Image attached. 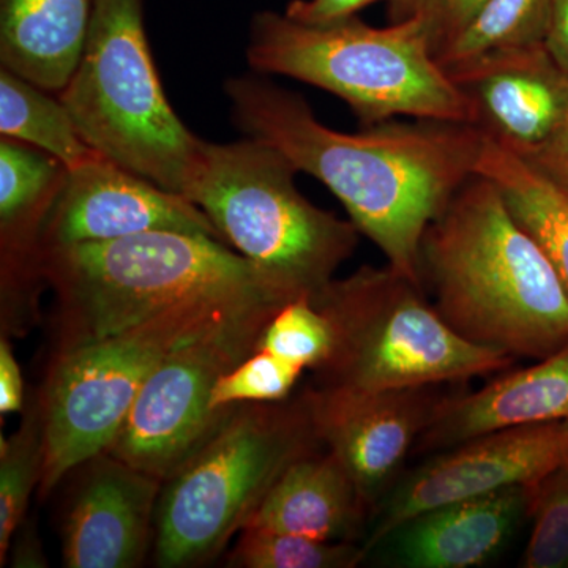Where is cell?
Returning a JSON list of instances; mask_svg holds the SVG:
<instances>
[{"mask_svg":"<svg viewBox=\"0 0 568 568\" xmlns=\"http://www.w3.org/2000/svg\"><path fill=\"white\" fill-rule=\"evenodd\" d=\"M545 47L568 74V0H551Z\"/></svg>","mask_w":568,"mask_h":568,"instance_id":"d6a6232c","label":"cell"},{"mask_svg":"<svg viewBox=\"0 0 568 568\" xmlns=\"http://www.w3.org/2000/svg\"><path fill=\"white\" fill-rule=\"evenodd\" d=\"M153 231L204 234L223 241L192 201L99 156L69 170L40 231V250L115 241ZM226 244V242H224Z\"/></svg>","mask_w":568,"mask_h":568,"instance_id":"4fadbf2b","label":"cell"},{"mask_svg":"<svg viewBox=\"0 0 568 568\" xmlns=\"http://www.w3.org/2000/svg\"><path fill=\"white\" fill-rule=\"evenodd\" d=\"M532 532L525 568H568V463L529 485Z\"/></svg>","mask_w":568,"mask_h":568,"instance_id":"4316f807","label":"cell"},{"mask_svg":"<svg viewBox=\"0 0 568 568\" xmlns=\"http://www.w3.org/2000/svg\"><path fill=\"white\" fill-rule=\"evenodd\" d=\"M372 515L342 463L316 448L283 470L242 529L357 541L366 537Z\"/></svg>","mask_w":568,"mask_h":568,"instance_id":"ac0fdd59","label":"cell"},{"mask_svg":"<svg viewBox=\"0 0 568 568\" xmlns=\"http://www.w3.org/2000/svg\"><path fill=\"white\" fill-rule=\"evenodd\" d=\"M246 59L257 73L334 93L364 126L396 115L476 125L469 97L433 54L422 14L373 28L355 17L306 24L263 11L254 17Z\"/></svg>","mask_w":568,"mask_h":568,"instance_id":"277c9868","label":"cell"},{"mask_svg":"<svg viewBox=\"0 0 568 568\" xmlns=\"http://www.w3.org/2000/svg\"><path fill=\"white\" fill-rule=\"evenodd\" d=\"M280 308L194 302L118 334L59 351L39 399L40 495H48L67 474L111 447L142 384L171 351L223 325L272 316Z\"/></svg>","mask_w":568,"mask_h":568,"instance_id":"9c48e42d","label":"cell"},{"mask_svg":"<svg viewBox=\"0 0 568 568\" xmlns=\"http://www.w3.org/2000/svg\"><path fill=\"white\" fill-rule=\"evenodd\" d=\"M226 95L246 136L323 182L388 265L420 283L422 237L477 174L484 130L470 123L388 121L358 133L336 132L317 121L301 95L253 77L227 81Z\"/></svg>","mask_w":568,"mask_h":568,"instance_id":"6da1fadb","label":"cell"},{"mask_svg":"<svg viewBox=\"0 0 568 568\" xmlns=\"http://www.w3.org/2000/svg\"><path fill=\"white\" fill-rule=\"evenodd\" d=\"M39 274L58 297L61 349L194 302L280 308L294 301L230 245L178 231L40 250Z\"/></svg>","mask_w":568,"mask_h":568,"instance_id":"3957f363","label":"cell"},{"mask_svg":"<svg viewBox=\"0 0 568 568\" xmlns=\"http://www.w3.org/2000/svg\"><path fill=\"white\" fill-rule=\"evenodd\" d=\"M562 420H568V343L474 394L440 399L416 452H444L500 429Z\"/></svg>","mask_w":568,"mask_h":568,"instance_id":"e0dca14e","label":"cell"},{"mask_svg":"<svg viewBox=\"0 0 568 568\" xmlns=\"http://www.w3.org/2000/svg\"><path fill=\"white\" fill-rule=\"evenodd\" d=\"M334 327V353L320 386L351 392L439 386L504 373L514 355L467 342L425 297L424 286L392 265L332 280L313 298Z\"/></svg>","mask_w":568,"mask_h":568,"instance_id":"52a82bcc","label":"cell"},{"mask_svg":"<svg viewBox=\"0 0 568 568\" xmlns=\"http://www.w3.org/2000/svg\"><path fill=\"white\" fill-rule=\"evenodd\" d=\"M93 0H2V69L47 92H61L81 61Z\"/></svg>","mask_w":568,"mask_h":568,"instance_id":"d6986e66","label":"cell"},{"mask_svg":"<svg viewBox=\"0 0 568 568\" xmlns=\"http://www.w3.org/2000/svg\"><path fill=\"white\" fill-rule=\"evenodd\" d=\"M436 387L306 390L321 444L342 463L372 510L394 487L407 455L435 416L443 399Z\"/></svg>","mask_w":568,"mask_h":568,"instance_id":"7c38bea8","label":"cell"},{"mask_svg":"<svg viewBox=\"0 0 568 568\" xmlns=\"http://www.w3.org/2000/svg\"><path fill=\"white\" fill-rule=\"evenodd\" d=\"M549 9L551 0H485L437 62L448 71L489 52L544 44Z\"/></svg>","mask_w":568,"mask_h":568,"instance_id":"603a6c76","label":"cell"},{"mask_svg":"<svg viewBox=\"0 0 568 568\" xmlns=\"http://www.w3.org/2000/svg\"><path fill=\"white\" fill-rule=\"evenodd\" d=\"M426 0H388V20L392 24L410 20L424 11Z\"/></svg>","mask_w":568,"mask_h":568,"instance_id":"e575fe53","label":"cell"},{"mask_svg":"<svg viewBox=\"0 0 568 568\" xmlns=\"http://www.w3.org/2000/svg\"><path fill=\"white\" fill-rule=\"evenodd\" d=\"M334 346V327L310 297L294 298L283 305L265 324L256 345L313 372L327 364Z\"/></svg>","mask_w":568,"mask_h":568,"instance_id":"484cf974","label":"cell"},{"mask_svg":"<svg viewBox=\"0 0 568 568\" xmlns=\"http://www.w3.org/2000/svg\"><path fill=\"white\" fill-rule=\"evenodd\" d=\"M69 168L50 153L10 138L0 142V231L7 280L39 274L44 219Z\"/></svg>","mask_w":568,"mask_h":568,"instance_id":"ffe728a7","label":"cell"},{"mask_svg":"<svg viewBox=\"0 0 568 568\" xmlns=\"http://www.w3.org/2000/svg\"><path fill=\"white\" fill-rule=\"evenodd\" d=\"M477 174L489 179L548 254L568 293V190L484 132Z\"/></svg>","mask_w":568,"mask_h":568,"instance_id":"44dd1931","label":"cell"},{"mask_svg":"<svg viewBox=\"0 0 568 568\" xmlns=\"http://www.w3.org/2000/svg\"><path fill=\"white\" fill-rule=\"evenodd\" d=\"M529 485L444 504L407 519L375 549L387 547L394 567L485 566L507 547L523 518L529 517Z\"/></svg>","mask_w":568,"mask_h":568,"instance_id":"2e32d148","label":"cell"},{"mask_svg":"<svg viewBox=\"0 0 568 568\" xmlns=\"http://www.w3.org/2000/svg\"><path fill=\"white\" fill-rule=\"evenodd\" d=\"M323 446L306 392L231 407L203 446L163 481L156 566L196 567L219 556L295 459Z\"/></svg>","mask_w":568,"mask_h":568,"instance_id":"8992f818","label":"cell"},{"mask_svg":"<svg viewBox=\"0 0 568 568\" xmlns=\"http://www.w3.org/2000/svg\"><path fill=\"white\" fill-rule=\"evenodd\" d=\"M368 558L357 541H324L316 538L242 529L227 567L235 568H354Z\"/></svg>","mask_w":568,"mask_h":568,"instance_id":"d4e9b609","label":"cell"},{"mask_svg":"<svg viewBox=\"0 0 568 568\" xmlns=\"http://www.w3.org/2000/svg\"><path fill=\"white\" fill-rule=\"evenodd\" d=\"M418 276L467 342L537 361L568 343L566 286L485 175H473L426 227Z\"/></svg>","mask_w":568,"mask_h":568,"instance_id":"7a4b0ae2","label":"cell"},{"mask_svg":"<svg viewBox=\"0 0 568 568\" xmlns=\"http://www.w3.org/2000/svg\"><path fill=\"white\" fill-rule=\"evenodd\" d=\"M24 409V383L20 365L9 339H0V414L21 413Z\"/></svg>","mask_w":568,"mask_h":568,"instance_id":"1f68e13d","label":"cell"},{"mask_svg":"<svg viewBox=\"0 0 568 568\" xmlns=\"http://www.w3.org/2000/svg\"><path fill=\"white\" fill-rule=\"evenodd\" d=\"M272 316L235 321L171 351L142 384L106 454L160 480L173 476L231 409H212L213 387L256 349Z\"/></svg>","mask_w":568,"mask_h":568,"instance_id":"30bf717a","label":"cell"},{"mask_svg":"<svg viewBox=\"0 0 568 568\" xmlns=\"http://www.w3.org/2000/svg\"><path fill=\"white\" fill-rule=\"evenodd\" d=\"M63 538L70 568H133L148 552L163 480L112 455L91 459Z\"/></svg>","mask_w":568,"mask_h":568,"instance_id":"9a60e30c","label":"cell"},{"mask_svg":"<svg viewBox=\"0 0 568 568\" xmlns=\"http://www.w3.org/2000/svg\"><path fill=\"white\" fill-rule=\"evenodd\" d=\"M304 372L301 366L256 347L216 381L211 398L212 409L222 413L248 403L284 402L293 394Z\"/></svg>","mask_w":568,"mask_h":568,"instance_id":"83f0119b","label":"cell"},{"mask_svg":"<svg viewBox=\"0 0 568 568\" xmlns=\"http://www.w3.org/2000/svg\"><path fill=\"white\" fill-rule=\"evenodd\" d=\"M375 2L379 0H293L284 14L306 24H328L353 18Z\"/></svg>","mask_w":568,"mask_h":568,"instance_id":"4dcf8cb0","label":"cell"},{"mask_svg":"<svg viewBox=\"0 0 568 568\" xmlns=\"http://www.w3.org/2000/svg\"><path fill=\"white\" fill-rule=\"evenodd\" d=\"M484 2L485 0H426L420 14L436 59L457 39Z\"/></svg>","mask_w":568,"mask_h":568,"instance_id":"f1b7e54d","label":"cell"},{"mask_svg":"<svg viewBox=\"0 0 568 568\" xmlns=\"http://www.w3.org/2000/svg\"><path fill=\"white\" fill-rule=\"evenodd\" d=\"M518 155L568 190V118L544 144Z\"/></svg>","mask_w":568,"mask_h":568,"instance_id":"f546056e","label":"cell"},{"mask_svg":"<svg viewBox=\"0 0 568 568\" xmlns=\"http://www.w3.org/2000/svg\"><path fill=\"white\" fill-rule=\"evenodd\" d=\"M293 163L264 142L203 141L185 197L223 241L293 298H315L353 256L361 231L302 196Z\"/></svg>","mask_w":568,"mask_h":568,"instance_id":"5b68a950","label":"cell"},{"mask_svg":"<svg viewBox=\"0 0 568 568\" xmlns=\"http://www.w3.org/2000/svg\"><path fill=\"white\" fill-rule=\"evenodd\" d=\"M476 110V125L517 153L532 151L568 118V74L547 47L517 48L448 70Z\"/></svg>","mask_w":568,"mask_h":568,"instance_id":"5bb4252c","label":"cell"},{"mask_svg":"<svg viewBox=\"0 0 568 568\" xmlns=\"http://www.w3.org/2000/svg\"><path fill=\"white\" fill-rule=\"evenodd\" d=\"M566 463L568 420L517 426L466 440L399 477L373 510L362 545L369 556L392 530L422 511L536 484Z\"/></svg>","mask_w":568,"mask_h":568,"instance_id":"8fae6325","label":"cell"},{"mask_svg":"<svg viewBox=\"0 0 568 568\" xmlns=\"http://www.w3.org/2000/svg\"><path fill=\"white\" fill-rule=\"evenodd\" d=\"M43 463L40 402H33L21 428L0 439V566L17 530L24 525L33 488L39 487Z\"/></svg>","mask_w":568,"mask_h":568,"instance_id":"cb8c5ba5","label":"cell"},{"mask_svg":"<svg viewBox=\"0 0 568 568\" xmlns=\"http://www.w3.org/2000/svg\"><path fill=\"white\" fill-rule=\"evenodd\" d=\"M59 100L93 151L185 197L203 140L164 97L141 0H93L81 61Z\"/></svg>","mask_w":568,"mask_h":568,"instance_id":"ba28073f","label":"cell"},{"mask_svg":"<svg viewBox=\"0 0 568 568\" xmlns=\"http://www.w3.org/2000/svg\"><path fill=\"white\" fill-rule=\"evenodd\" d=\"M0 133L50 153L69 170L99 159L59 99L24 78L0 70Z\"/></svg>","mask_w":568,"mask_h":568,"instance_id":"7402d4cb","label":"cell"},{"mask_svg":"<svg viewBox=\"0 0 568 568\" xmlns=\"http://www.w3.org/2000/svg\"><path fill=\"white\" fill-rule=\"evenodd\" d=\"M21 544H18L17 556H14V567H44L47 560L41 555L39 545L36 544V538L29 534H22Z\"/></svg>","mask_w":568,"mask_h":568,"instance_id":"836d02e7","label":"cell"}]
</instances>
